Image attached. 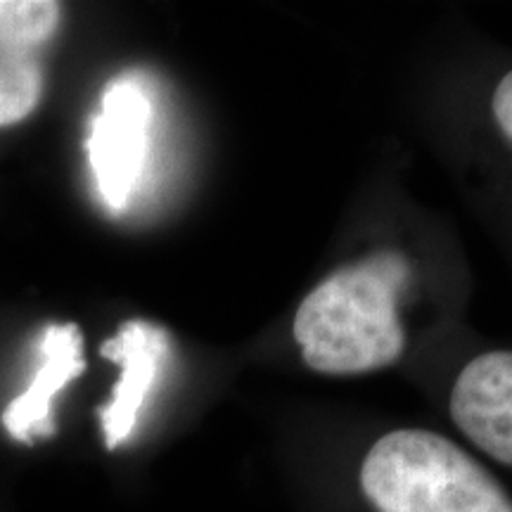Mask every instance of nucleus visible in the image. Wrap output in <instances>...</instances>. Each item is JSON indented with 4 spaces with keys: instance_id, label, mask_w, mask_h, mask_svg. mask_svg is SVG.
<instances>
[{
    "instance_id": "obj_9",
    "label": "nucleus",
    "mask_w": 512,
    "mask_h": 512,
    "mask_svg": "<svg viewBox=\"0 0 512 512\" xmlns=\"http://www.w3.org/2000/svg\"><path fill=\"white\" fill-rule=\"evenodd\" d=\"M491 107H494L498 128H501L503 136L512 143V69L503 76L501 81H498Z\"/></svg>"
},
{
    "instance_id": "obj_7",
    "label": "nucleus",
    "mask_w": 512,
    "mask_h": 512,
    "mask_svg": "<svg viewBox=\"0 0 512 512\" xmlns=\"http://www.w3.org/2000/svg\"><path fill=\"white\" fill-rule=\"evenodd\" d=\"M43 88L41 67L27 48L0 46V126L29 117Z\"/></svg>"
},
{
    "instance_id": "obj_3",
    "label": "nucleus",
    "mask_w": 512,
    "mask_h": 512,
    "mask_svg": "<svg viewBox=\"0 0 512 512\" xmlns=\"http://www.w3.org/2000/svg\"><path fill=\"white\" fill-rule=\"evenodd\" d=\"M152 102L143 83L117 79L102 93L88 138V159L102 202L124 209L145 169Z\"/></svg>"
},
{
    "instance_id": "obj_8",
    "label": "nucleus",
    "mask_w": 512,
    "mask_h": 512,
    "mask_svg": "<svg viewBox=\"0 0 512 512\" xmlns=\"http://www.w3.org/2000/svg\"><path fill=\"white\" fill-rule=\"evenodd\" d=\"M60 5L50 0H0V46L34 50L55 34Z\"/></svg>"
},
{
    "instance_id": "obj_6",
    "label": "nucleus",
    "mask_w": 512,
    "mask_h": 512,
    "mask_svg": "<svg viewBox=\"0 0 512 512\" xmlns=\"http://www.w3.org/2000/svg\"><path fill=\"white\" fill-rule=\"evenodd\" d=\"M83 370L86 361L79 325H50L41 339V368L36 370L27 392L17 396L3 413V425L10 437L24 444H31L36 437H50L55 432L50 415L55 394L83 375Z\"/></svg>"
},
{
    "instance_id": "obj_5",
    "label": "nucleus",
    "mask_w": 512,
    "mask_h": 512,
    "mask_svg": "<svg viewBox=\"0 0 512 512\" xmlns=\"http://www.w3.org/2000/svg\"><path fill=\"white\" fill-rule=\"evenodd\" d=\"M169 347L166 330L147 320H128L117 335L102 344L100 354L121 368L112 401L100 411L102 434L110 451L124 444L136 430L140 411L169 356Z\"/></svg>"
},
{
    "instance_id": "obj_1",
    "label": "nucleus",
    "mask_w": 512,
    "mask_h": 512,
    "mask_svg": "<svg viewBox=\"0 0 512 512\" xmlns=\"http://www.w3.org/2000/svg\"><path fill=\"white\" fill-rule=\"evenodd\" d=\"M406 256L377 252L320 280L294 316V342L320 375H363L396 363L406 349L399 299Z\"/></svg>"
},
{
    "instance_id": "obj_4",
    "label": "nucleus",
    "mask_w": 512,
    "mask_h": 512,
    "mask_svg": "<svg viewBox=\"0 0 512 512\" xmlns=\"http://www.w3.org/2000/svg\"><path fill=\"white\" fill-rule=\"evenodd\" d=\"M451 418L479 451L512 465V351H489L460 370Z\"/></svg>"
},
{
    "instance_id": "obj_2",
    "label": "nucleus",
    "mask_w": 512,
    "mask_h": 512,
    "mask_svg": "<svg viewBox=\"0 0 512 512\" xmlns=\"http://www.w3.org/2000/svg\"><path fill=\"white\" fill-rule=\"evenodd\" d=\"M361 489L377 512H512L475 458L427 430L384 434L363 460Z\"/></svg>"
}]
</instances>
